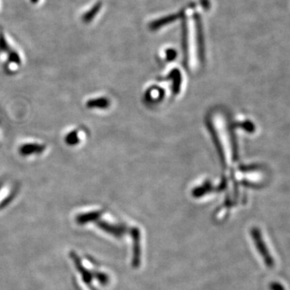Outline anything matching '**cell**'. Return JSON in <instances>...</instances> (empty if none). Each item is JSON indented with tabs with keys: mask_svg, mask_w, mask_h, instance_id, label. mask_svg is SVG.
<instances>
[{
	"mask_svg": "<svg viewBox=\"0 0 290 290\" xmlns=\"http://www.w3.org/2000/svg\"><path fill=\"white\" fill-rule=\"evenodd\" d=\"M201 4H202V7H203L205 10H208L209 8H210L209 0H201Z\"/></svg>",
	"mask_w": 290,
	"mask_h": 290,
	"instance_id": "277c9868",
	"label": "cell"
},
{
	"mask_svg": "<svg viewBox=\"0 0 290 290\" xmlns=\"http://www.w3.org/2000/svg\"><path fill=\"white\" fill-rule=\"evenodd\" d=\"M177 17H178V16L172 15V16H166V17H164V18L161 19V20H156V21H154V22L151 24V28H152V29H157V28L162 26L164 24L172 22V21L175 20V19H177Z\"/></svg>",
	"mask_w": 290,
	"mask_h": 290,
	"instance_id": "7a4b0ae2",
	"label": "cell"
},
{
	"mask_svg": "<svg viewBox=\"0 0 290 290\" xmlns=\"http://www.w3.org/2000/svg\"><path fill=\"white\" fill-rule=\"evenodd\" d=\"M252 235L256 248L258 249L259 252L262 256L263 259H264V262L266 264L267 266L270 268H273L275 265L274 260L272 259L269 252H268V249L267 248L264 240H263L261 234H260V230L257 228L253 229L252 230Z\"/></svg>",
	"mask_w": 290,
	"mask_h": 290,
	"instance_id": "6da1fadb",
	"label": "cell"
},
{
	"mask_svg": "<svg viewBox=\"0 0 290 290\" xmlns=\"http://www.w3.org/2000/svg\"><path fill=\"white\" fill-rule=\"evenodd\" d=\"M270 289L271 290H284V287L281 285V284H279V283H272L270 284Z\"/></svg>",
	"mask_w": 290,
	"mask_h": 290,
	"instance_id": "3957f363",
	"label": "cell"
}]
</instances>
